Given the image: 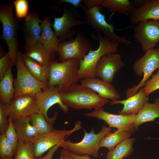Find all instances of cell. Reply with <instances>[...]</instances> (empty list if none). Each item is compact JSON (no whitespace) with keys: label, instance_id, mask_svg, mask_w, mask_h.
<instances>
[{"label":"cell","instance_id":"cell-8","mask_svg":"<svg viewBox=\"0 0 159 159\" xmlns=\"http://www.w3.org/2000/svg\"><path fill=\"white\" fill-rule=\"evenodd\" d=\"M159 68V48H153L145 52V54L136 61L133 65L135 74L143 77L137 85H134L126 91V96L128 98L135 94L142 87L152 74L153 72Z\"/></svg>","mask_w":159,"mask_h":159},{"label":"cell","instance_id":"cell-29","mask_svg":"<svg viewBox=\"0 0 159 159\" xmlns=\"http://www.w3.org/2000/svg\"><path fill=\"white\" fill-rule=\"evenodd\" d=\"M132 134L128 132L118 130L115 131L113 133L110 132L101 139L100 146V148L106 147L110 151L122 141L129 138Z\"/></svg>","mask_w":159,"mask_h":159},{"label":"cell","instance_id":"cell-12","mask_svg":"<svg viewBox=\"0 0 159 159\" xmlns=\"http://www.w3.org/2000/svg\"><path fill=\"white\" fill-rule=\"evenodd\" d=\"M82 128L81 122H79L71 129H53L49 133L39 135L33 143L35 158L36 159L39 158L51 148L60 144L67 136Z\"/></svg>","mask_w":159,"mask_h":159},{"label":"cell","instance_id":"cell-45","mask_svg":"<svg viewBox=\"0 0 159 159\" xmlns=\"http://www.w3.org/2000/svg\"><path fill=\"white\" fill-rule=\"evenodd\" d=\"M157 46L158 47H159V44L158 45H157Z\"/></svg>","mask_w":159,"mask_h":159},{"label":"cell","instance_id":"cell-16","mask_svg":"<svg viewBox=\"0 0 159 159\" xmlns=\"http://www.w3.org/2000/svg\"><path fill=\"white\" fill-rule=\"evenodd\" d=\"M125 65L120 54L115 53L103 56L97 65L95 77L111 83L115 74Z\"/></svg>","mask_w":159,"mask_h":159},{"label":"cell","instance_id":"cell-42","mask_svg":"<svg viewBox=\"0 0 159 159\" xmlns=\"http://www.w3.org/2000/svg\"><path fill=\"white\" fill-rule=\"evenodd\" d=\"M59 159H74L65 154L60 153Z\"/></svg>","mask_w":159,"mask_h":159},{"label":"cell","instance_id":"cell-14","mask_svg":"<svg viewBox=\"0 0 159 159\" xmlns=\"http://www.w3.org/2000/svg\"><path fill=\"white\" fill-rule=\"evenodd\" d=\"M134 37L143 52L154 48L159 44V19L139 22L135 28Z\"/></svg>","mask_w":159,"mask_h":159},{"label":"cell","instance_id":"cell-30","mask_svg":"<svg viewBox=\"0 0 159 159\" xmlns=\"http://www.w3.org/2000/svg\"><path fill=\"white\" fill-rule=\"evenodd\" d=\"M30 122L39 135L49 133L54 129L53 124L48 122L44 115L40 112L31 116Z\"/></svg>","mask_w":159,"mask_h":159},{"label":"cell","instance_id":"cell-11","mask_svg":"<svg viewBox=\"0 0 159 159\" xmlns=\"http://www.w3.org/2000/svg\"><path fill=\"white\" fill-rule=\"evenodd\" d=\"M5 111L8 117L12 120L30 117L39 112L36 95H26L14 97L9 104L5 105Z\"/></svg>","mask_w":159,"mask_h":159},{"label":"cell","instance_id":"cell-37","mask_svg":"<svg viewBox=\"0 0 159 159\" xmlns=\"http://www.w3.org/2000/svg\"><path fill=\"white\" fill-rule=\"evenodd\" d=\"M5 105L0 102V132H5L9 124L8 117L6 115L5 111Z\"/></svg>","mask_w":159,"mask_h":159},{"label":"cell","instance_id":"cell-38","mask_svg":"<svg viewBox=\"0 0 159 159\" xmlns=\"http://www.w3.org/2000/svg\"><path fill=\"white\" fill-rule=\"evenodd\" d=\"M60 153L65 154L74 159H91L90 157V155H78L69 151L63 148L61 150Z\"/></svg>","mask_w":159,"mask_h":159},{"label":"cell","instance_id":"cell-35","mask_svg":"<svg viewBox=\"0 0 159 159\" xmlns=\"http://www.w3.org/2000/svg\"><path fill=\"white\" fill-rule=\"evenodd\" d=\"M155 74H152L151 78L145 83L143 87L147 96L153 92L159 89V68Z\"/></svg>","mask_w":159,"mask_h":159},{"label":"cell","instance_id":"cell-40","mask_svg":"<svg viewBox=\"0 0 159 159\" xmlns=\"http://www.w3.org/2000/svg\"><path fill=\"white\" fill-rule=\"evenodd\" d=\"M60 4L63 3L69 4L75 7H81L83 4L82 0H61L58 1Z\"/></svg>","mask_w":159,"mask_h":159},{"label":"cell","instance_id":"cell-28","mask_svg":"<svg viewBox=\"0 0 159 159\" xmlns=\"http://www.w3.org/2000/svg\"><path fill=\"white\" fill-rule=\"evenodd\" d=\"M135 140V138L123 140L107 153L106 159H123L130 155L133 150V145Z\"/></svg>","mask_w":159,"mask_h":159},{"label":"cell","instance_id":"cell-15","mask_svg":"<svg viewBox=\"0 0 159 159\" xmlns=\"http://www.w3.org/2000/svg\"><path fill=\"white\" fill-rule=\"evenodd\" d=\"M84 115L86 117L104 120L109 127L116 128L119 130L128 132L132 134L135 130L134 125L136 114H114L104 111L102 107Z\"/></svg>","mask_w":159,"mask_h":159},{"label":"cell","instance_id":"cell-13","mask_svg":"<svg viewBox=\"0 0 159 159\" xmlns=\"http://www.w3.org/2000/svg\"><path fill=\"white\" fill-rule=\"evenodd\" d=\"M60 94L58 87L54 86L49 87L36 94V103L39 112L44 115L48 122L52 124L56 120L58 114L56 112L52 117L48 116V111L52 106L58 104L59 108L64 113H67L69 112V107L62 103Z\"/></svg>","mask_w":159,"mask_h":159},{"label":"cell","instance_id":"cell-24","mask_svg":"<svg viewBox=\"0 0 159 159\" xmlns=\"http://www.w3.org/2000/svg\"><path fill=\"white\" fill-rule=\"evenodd\" d=\"M159 117V97L155 99L154 102H146L143 108L136 115L134 127L135 130L139 129V126L143 123L151 121Z\"/></svg>","mask_w":159,"mask_h":159},{"label":"cell","instance_id":"cell-3","mask_svg":"<svg viewBox=\"0 0 159 159\" xmlns=\"http://www.w3.org/2000/svg\"><path fill=\"white\" fill-rule=\"evenodd\" d=\"M80 60L74 59L59 62L54 60L50 65L48 87L57 86L62 93L77 83L80 80L78 74Z\"/></svg>","mask_w":159,"mask_h":159},{"label":"cell","instance_id":"cell-6","mask_svg":"<svg viewBox=\"0 0 159 159\" xmlns=\"http://www.w3.org/2000/svg\"><path fill=\"white\" fill-rule=\"evenodd\" d=\"M22 53L19 51L16 65L17 76L14 79V97L26 95H36L47 89V83L42 82L36 79L29 72L23 61Z\"/></svg>","mask_w":159,"mask_h":159},{"label":"cell","instance_id":"cell-23","mask_svg":"<svg viewBox=\"0 0 159 159\" xmlns=\"http://www.w3.org/2000/svg\"><path fill=\"white\" fill-rule=\"evenodd\" d=\"M30 119L28 117L12 120L19 139L25 143H33L39 135Z\"/></svg>","mask_w":159,"mask_h":159},{"label":"cell","instance_id":"cell-9","mask_svg":"<svg viewBox=\"0 0 159 159\" xmlns=\"http://www.w3.org/2000/svg\"><path fill=\"white\" fill-rule=\"evenodd\" d=\"M92 42L84 32L77 28L74 39L60 42L57 54L62 62L74 59H82L91 49Z\"/></svg>","mask_w":159,"mask_h":159},{"label":"cell","instance_id":"cell-21","mask_svg":"<svg viewBox=\"0 0 159 159\" xmlns=\"http://www.w3.org/2000/svg\"><path fill=\"white\" fill-rule=\"evenodd\" d=\"M25 49V55L42 65H50L54 60L55 52L49 49L39 42Z\"/></svg>","mask_w":159,"mask_h":159},{"label":"cell","instance_id":"cell-18","mask_svg":"<svg viewBox=\"0 0 159 159\" xmlns=\"http://www.w3.org/2000/svg\"><path fill=\"white\" fill-rule=\"evenodd\" d=\"M149 100L148 96L144 92L143 87L141 88L135 94L126 99L111 101V105L121 104L123 105V108L118 112L119 114L136 115L143 108L144 105Z\"/></svg>","mask_w":159,"mask_h":159},{"label":"cell","instance_id":"cell-32","mask_svg":"<svg viewBox=\"0 0 159 159\" xmlns=\"http://www.w3.org/2000/svg\"><path fill=\"white\" fill-rule=\"evenodd\" d=\"M15 154L12 145L7 138L5 132L0 134V158L4 157H12Z\"/></svg>","mask_w":159,"mask_h":159},{"label":"cell","instance_id":"cell-10","mask_svg":"<svg viewBox=\"0 0 159 159\" xmlns=\"http://www.w3.org/2000/svg\"><path fill=\"white\" fill-rule=\"evenodd\" d=\"M52 27L60 42L73 38L75 31L73 28L85 23L80 19L79 14L72 8L65 7L60 17L54 16Z\"/></svg>","mask_w":159,"mask_h":159},{"label":"cell","instance_id":"cell-2","mask_svg":"<svg viewBox=\"0 0 159 159\" xmlns=\"http://www.w3.org/2000/svg\"><path fill=\"white\" fill-rule=\"evenodd\" d=\"M91 37L99 43L98 48L90 49L84 58L80 60L78 76L80 79L88 77H95V71L97 64L103 56L116 53L119 44L104 36L99 32L95 31Z\"/></svg>","mask_w":159,"mask_h":159},{"label":"cell","instance_id":"cell-44","mask_svg":"<svg viewBox=\"0 0 159 159\" xmlns=\"http://www.w3.org/2000/svg\"><path fill=\"white\" fill-rule=\"evenodd\" d=\"M148 139H155V140H159V138H148Z\"/></svg>","mask_w":159,"mask_h":159},{"label":"cell","instance_id":"cell-27","mask_svg":"<svg viewBox=\"0 0 159 159\" xmlns=\"http://www.w3.org/2000/svg\"><path fill=\"white\" fill-rule=\"evenodd\" d=\"M101 5L112 12L110 18L115 12L128 16L135 7L132 2L128 0H102Z\"/></svg>","mask_w":159,"mask_h":159},{"label":"cell","instance_id":"cell-26","mask_svg":"<svg viewBox=\"0 0 159 159\" xmlns=\"http://www.w3.org/2000/svg\"><path fill=\"white\" fill-rule=\"evenodd\" d=\"M24 63L33 76L38 80L48 84L50 65H42L32 59L22 54Z\"/></svg>","mask_w":159,"mask_h":159},{"label":"cell","instance_id":"cell-25","mask_svg":"<svg viewBox=\"0 0 159 159\" xmlns=\"http://www.w3.org/2000/svg\"><path fill=\"white\" fill-rule=\"evenodd\" d=\"M11 64L0 81V102L5 105L9 104L14 97V79L11 71Z\"/></svg>","mask_w":159,"mask_h":159},{"label":"cell","instance_id":"cell-20","mask_svg":"<svg viewBox=\"0 0 159 159\" xmlns=\"http://www.w3.org/2000/svg\"><path fill=\"white\" fill-rule=\"evenodd\" d=\"M130 15V22L132 25L141 21L159 19V0H146L143 6L135 7Z\"/></svg>","mask_w":159,"mask_h":159},{"label":"cell","instance_id":"cell-33","mask_svg":"<svg viewBox=\"0 0 159 159\" xmlns=\"http://www.w3.org/2000/svg\"><path fill=\"white\" fill-rule=\"evenodd\" d=\"M15 8L16 18L19 20L25 18L29 14V4L27 0H15L12 1Z\"/></svg>","mask_w":159,"mask_h":159},{"label":"cell","instance_id":"cell-31","mask_svg":"<svg viewBox=\"0 0 159 159\" xmlns=\"http://www.w3.org/2000/svg\"><path fill=\"white\" fill-rule=\"evenodd\" d=\"M14 159H36L34 153L33 143H25L19 139Z\"/></svg>","mask_w":159,"mask_h":159},{"label":"cell","instance_id":"cell-7","mask_svg":"<svg viewBox=\"0 0 159 159\" xmlns=\"http://www.w3.org/2000/svg\"><path fill=\"white\" fill-rule=\"evenodd\" d=\"M111 130V127L105 126H103L101 131L97 133H95L93 128H92L89 133L83 130L84 136L81 141L74 143L70 140H64L60 143V147L77 155L87 154L97 158L98 151L100 148V140Z\"/></svg>","mask_w":159,"mask_h":159},{"label":"cell","instance_id":"cell-1","mask_svg":"<svg viewBox=\"0 0 159 159\" xmlns=\"http://www.w3.org/2000/svg\"><path fill=\"white\" fill-rule=\"evenodd\" d=\"M62 103L74 109L94 110L102 108L109 102L87 87L76 83L66 92L60 94Z\"/></svg>","mask_w":159,"mask_h":159},{"label":"cell","instance_id":"cell-17","mask_svg":"<svg viewBox=\"0 0 159 159\" xmlns=\"http://www.w3.org/2000/svg\"><path fill=\"white\" fill-rule=\"evenodd\" d=\"M41 21L38 14L34 12L29 13L24 18L23 24V32L25 48L39 42Z\"/></svg>","mask_w":159,"mask_h":159},{"label":"cell","instance_id":"cell-34","mask_svg":"<svg viewBox=\"0 0 159 159\" xmlns=\"http://www.w3.org/2000/svg\"><path fill=\"white\" fill-rule=\"evenodd\" d=\"M8 118L9 124L5 132L6 136L11 143L13 150L16 154L19 138L12 120Z\"/></svg>","mask_w":159,"mask_h":159},{"label":"cell","instance_id":"cell-19","mask_svg":"<svg viewBox=\"0 0 159 159\" xmlns=\"http://www.w3.org/2000/svg\"><path fill=\"white\" fill-rule=\"evenodd\" d=\"M88 77L82 79L80 84L92 89L100 96L111 101L118 100L120 96L115 88L111 83L100 78Z\"/></svg>","mask_w":159,"mask_h":159},{"label":"cell","instance_id":"cell-43","mask_svg":"<svg viewBox=\"0 0 159 159\" xmlns=\"http://www.w3.org/2000/svg\"><path fill=\"white\" fill-rule=\"evenodd\" d=\"M12 157H4L0 159H12Z\"/></svg>","mask_w":159,"mask_h":159},{"label":"cell","instance_id":"cell-22","mask_svg":"<svg viewBox=\"0 0 159 159\" xmlns=\"http://www.w3.org/2000/svg\"><path fill=\"white\" fill-rule=\"evenodd\" d=\"M41 32L39 42L49 49L57 53L60 42L52 29V24L49 18L45 16L42 19Z\"/></svg>","mask_w":159,"mask_h":159},{"label":"cell","instance_id":"cell-4","mask_svg":"<svg viewBox=\"0 0 159 159\" xmlns=\"http://www.w3.org/2000/svg\"><path fill=\"white\" fill-rule=\"evenodd\" d=\"M84 13V21L92 26L95 31L99 32L110 40L118 44L129 46L131 42L125 36L117 35L112 24L109 23L105 20V16L101 12L102 6L100 4L87 7L83 4L82 6Z\"/></svg>","mask_w":159,"mask_h":159},{"label":"cell","instance_id":"cell-39","mask_svg":"<svg viewBox=\"0 0 159 159\" xmlns=\"http://www.w3.org/2000/svg\"><path fill=\"white\" fill-rule=\"evenodd\" d=\"M60 147V144L56 145L50 149L47 154L43 157H39L37 159H52L55 152Z\"/></svg>","mask_w":159,"mask_h":159},{"label":"cell","instance_id":"cell-5","mask_svg":"<svg viewBox=\"0 0 159 159\" xmlns=\"http://www.w3.org/2000/svg\"><path fill=\"white\" fill-rule=\"evenodd\" d=\"M13 4L9 3L0 7V21L3 26L1 38L7 44L13 66L16 65L18 52L17 34L19 20L13 15Z\"/></svg>","mask_w":159,"mask_h":159},{"label":"cell","instance_id":"cell-41","mask_svg":"<svg viewBox=\"0 0 159 159\" xmlns=\"http://www.w3.org/2000/svg\"><path fill=\"white\" fill-rule=\"evenodd\" d=\"M146 0H135L132 2L134 6L140 8L143 6L145 4Z\"/></svg>","mask_w":159,"mask_h":159},{"label":"cell","instance_id":"cell-36","mask_svg":"<svg viewBox=\"0 0 159 159\" xmlns=\"http://www.w3.org/2000/svg\"><path fill=\"white\" fill-rule=\"evenodd\" d=\"M12 64V60L8 53L5 54L0 58V80L4 76L10 65Z\"/></svg>","mask_w":159,"mask_h":159}]
</instances>
